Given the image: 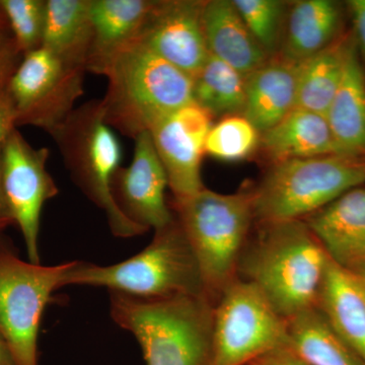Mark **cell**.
Segmentation results:
<instances>
[{
	"label": "cell",
	"instance_id": "obj_5",
	"mask_svg": "<svg viewBox=\"0 0 365 365\" xmlns=\"http://www.w3.org/2000/svg\"><path fill=\"white\" fill-rule=\"evenodd\" d=\"M177 220L200 268L213 302L237 277V266L255 220L252 191L220 194L204 188L175 200Z\"/></svg>",
	"mask_w": 365,
	"mask_h": 365
},
{
	"label": "cell",
	"instance_id": "obj_27",
	"mask_svg": "<svg viewBox=\"0 0 365 365\" xmlns=\"http://www.w3.org/2000/svg\"><path fill=\"white\" fill-rule=\"evenodd\" d=\"M250 32L269 56L279 51L290 4L280 0H232Z\"/></svg>",
	"mask_w": 365,
	"mask_h": 365
},
{
	"label": "cell",
	"instance_id": "obj_23",
	"mask_svg": "<svg viewBox=\"0 0 365 365\" xmlns=\"http://www.w3.org/2000/svg\"><path fill=\"white\" fill-rule=\"evenodd\" d=\"M91 0H47L42 47L85 69L93 42Z\"/></svg>",
	"mask_w": 365,
	"mask_h": 365
},
{
	"label": "cell",
	"instance_id": "obj_16",
	"mask_svg": "<svg viewBox=\"0 0 365 365\" xmlns=\"http://www.w3.org/2000/svg\"><path fill=\"white\" fill-rule=\"evenodd\" d=\"M157 1L91 0L93 42L86 71L104 74L110 61L143 35Z\"/></svg>",
	"mask_w": 365,
	"mask_h": 365
},
{
	"label": "cell",
	"instance_id": "obj_24",
	"mask_svg": "<svg viewBox=\"0 0 365 365\" xmlns=\"http://www.w3.org/2000/svg\"><path fill=\"white\" fill-rule=\"evenodd\" d=\"M351 33L299 63L295 108L326 116L344 73Z\"/></svg>",
	"mask_w": 365,
	"mask_h": 365
},
{
	"label": "cell",
	"instance_id": "obj_37",
	"mask_svg": "<svg viewBox=\"0 0 365 365\" xmlns=\"http://www.w3.org/2000/svg\"><path fill=\"white\" fill-rule=\"evenodd\" d=\"M357 279L359 281L360 287L362 288V292H364V294L365 297V277H357Z\"/></svg>",
	"mask_w": 365,
	"mask_h": 365
},
{
	"label": "cell",
	"instance_id": "obj_34",
	"mask_svg": "<svg viewBox=\"0 0 365 365\" xmlns=\"http://www.w3.org/2000/svg\"><path fill=\"white\" fill-rule=\"evenodd\" d=\"M11 223H14L13 217H11V212H9V207H7L4 191H2L1 163H0V232H1L4 227H9Z\"/></svg>",
	"mask_w": 365,
	"mask_h": 365
},
{
	"label": "cell",
	"instance_id": "obj_13",
	"mask_svg": "<svg viewBox=\"0 0 365 365\" xmlns=\"http://www.w3.org/2000/svg\"><path fill=\"white\" fill-rule=\"evenodd\" d=\"M167 174L153 145L150 131L135 137L130 165L117 170L113 195L124 215L138 227L158 230L175 220L165 200Z\"/></svg>",
	"mask_w": 365,
	"mask_h": 365
},
{
	"label": "cell",
	"instance_id": "obj_12",
	"mask_svg": "<svg viewBox=\"0 0 365 365\" xmlns=\"http://www.w3.org/2000/svg\"><path fill=\"white\" fill-rule=\"evenodd\" d=\"M212 126V117L192 103L163 118L150 129L175 200L188 198L204 189L201 163Z\"/></svg>",
	"mask_w": 365,
	"mask_h": 365
},
{
	"label": "cell",
	"instance_id": "obj_4",
	"mask_svg": "<svg viewBox=\"0 0 365 365\" xmlns=\"http://www.w3.org/2000/svg\"><path fill=\"white\" fill-rule=\"evenodd\" d=\"M67 285L105 287L144 299L208 297L198 262L176 216L168 227L155 230L146 248L127 260L109 266L74 261L64 281Z\"/></svg>",
	"mask_w": 365,
	"mask_h": 365
},
{
	"label": "cell",
	"instance_id": "obj_31",
	"mask_svg": "<svg viewBox=\"0 0 365 365\" xmlns=\"http://www.w3.org/2000/svg\"><path fill=\"white\" fill-rule=\"evenodd\" d=\"M346 6L351 16L353 39L360 57L365 59V0H350Z\"/></svg>",
	"mask_w": 365,
	"mask_h": 365
},
{
	"label": "cell",
	"instance_id": "obj_36",
	"mask_svg": "<svg viewBox=\"0 0 365 365\" xmlns=\"http://www.w3.org/2000/svg\"><path fill=\"white\" fill-rule=\"evenodd\" d=\"M0 365H16L6 343L0 338Z\"/></svg>",
	"mask_w": 365,
	"mask_h": 365
},
{
	"label": "cell",
	"instance_id": "obj_21",
	"mask_svg": "<svg viewBox=\"0 0 365 365\" xmlns=\"http://www.w3.org/2000/svg\"><path fill=\"white\" fill-rule=\"evenodd\" d=\"M317 307L365 364V297L356 276L329 259Z\"/></svg>",
	"mask_w": 365,
	"mask_h": 365
},
{
	"label": "cell",
	"instance_id": "obj_1",
	"mask_svg": "<svg viewBox=\"0 0 365 365\" xmlns=\"http://www.w3.org/2000/svg\"><path fill=\"white\" fill-rule=\"evenodd\" d=\"M328 262L304 220L264 222L245 247L237 277L253 283L289 321L318 306Z\"/></svg>",
	"mask_w": 365,
	"mask_h": 365
},
{
	"label": "cell",
	"instance_id": "obj_18",
	"mask_svg": "<svg viewBox=\"0 0 365 365\" xmlns=\"http://www.w3.org/2000/svg\"><path fill=\"white\" fill-rule=\"evenodd\" d=\"M326 119L337 155L365 160V71L352 33L342 81Z\"/></svg>",
	"mask_w": 365,
	"mask_h": 365
},
{
	"label": "cell",
	"instance_id": "obj_19",
	"mask_svg": "<svg viewBox=\"0 0 365 365\" xmlns=\"http://www.w3.org/2000/svg\"><path fill=\"white\" fill-rule=\"evenodd\" d=\"M344 6L334 0H299L290 4L279 55L299 63L343 35Z\"/></svg>",
	"mask_w": 365,
	"mask_h": 365
},
{
	"label": "cell",
	"instance_id": "obj_33",
	"mask_svg": "<svg viewBox=\"0 0 365 365\" xmlns=\"http://www.w3.org/2000/svg\"><path fill=\"white\" fill-rule=\"evenodd\" d=\"M16 128V115L7 91L0 97V150L9 132Z\"/></svg>",
	"mask_w": 365,
	"mask_h": 365
},
{
	"label": "cell",
	"instance_id": "obj_2",
	"mask_svg": "<svg viewBox=\"0 0 365 365\" xmlns=\"http://www.w3.org/2000/svg\"><path fill=\"white\" fill-rule=\"evenodd\" d=\"M109 292L112 319L135 337L146 365H212L215 302L208 297L144 299Z\"/></svg>",
	"mask_w": 365,
	"mask_h": 365
},
{
	"label": "cell",
	"instance_id": "obj_32",
	"mask_svg": "<svg viewBox=\"0 0 365 365\" xmlns=\"http://www.w3.org/2000/svg\"><path fill=\"white\" fill-rule=\"evenodd\" d=\"M250 365H311L289 347L283 346L263 355Z\"/></svg>",
	"mask_w": 365,
	"mask_h": 365
},
{
	"label": "cell",
	"instance_id": "obj_10",
	"mask_svg": "<svg viewBox=\"0 0 365 365\" xmlns=\"http://www.w3.org/2000/svg\"><path fill=\"white\" fill-rule=\"evenodd\" d=\"M85 72L62 61L45 47L24 55L7 86L16 127H39L52 136L83 95Z\"/></svg>",
	"mask_w": 365,
	"mask_h": 365
},
{
	"label": "cell",
	"instance_id": "obj_25",
	"mask_svg": "<svg viewBox=\"0 0 365 365\" xmlns=\"http://www.w3.org/2000/svg\"><path fill=\"white\" fill-rule=\"evenodd\" d=\"M289 346L311 365H365L335 333L318 307L288 321Z\"/></svg>",
	"mask_w": 365,
	"mask_h": 365
},
{
	"label": "cell",
	"instance_id": "obj_35",
	"mask_svg": "<svg viewBox=\"0 0 365 365\" xmlns=\"http://www.w3.org/2000/svg\"><path fill=\"white\" fill-rule=\"evenodd\" d=\"M11 36H13V34H11V28H9V21H7L6 14L0 6V43L9 39Z\"/></svg>",
	"mask_w": 365,
	"mask_h": 365
},
{
	"label": "cell",
	"instance_id": "obj_20",
	"mask_svg": "<svg viewBox=\"0 0 365 365\" xmlns=\"http://www.w3.org/2000/svg\"><path fill=\"white\" fill-rule=\"evenodd\" d=\"M202 21L210 55L245 76L271 58L250 32L232 0L205 1Z\"/></svg>",
	"mask_w": 365,
	"mask_h": 365
},
{
	"label": "cell",
	"instance_id": "obj_14",
	"mask_svg": "<svg viewBox=\"0 0 365 365\" xmlns=\"http://www.w3.org/2000/svg\"><path fill=\"white\" fill-rule=\"evenodd\" d=\"M201 0L157 1L139 38L165 61L192 78L210 56Z\"/></svg>",
	"mask_w": 365,
	"mask_h": 365
},
{
	"label": "cell",
	"instance_id": "obj_22",
	"mask_svg": "<svg viewBox=\"0 0 365 365\" xmlns=\"http://www.w3.org/2000/svg\"><path fill=\"white\" fill-rule=\"evenodd\" d=\"M260 143L273 163L338 155L326 116L299 108L261 134Z\"/></svg>",
	"mask_w": 365,
	"mask_h": 365
},
{
	"label": "cell",
	"instance_id": "obj_17",
	"mask_svg": "<svg viewBox=\"0 0 365 365\" xmlns=\"http://www.w3.org/2000/svg\"><path fill=\"white\" fill-rule=\"evenodd\" d=\"M299 63L273 56L246 76L242 116L263 134L279 123L297 106Z\"/></svg>",
	"mask_w": 365,
	"mask_h": 365
},
{
	"label": "cell",
	"instance_id": "obj_26",
	"mask_svg": "<svg viewBox=\"0 0 365 365\" xmlns=\"http://www.w3.org/2000/svg\"><path fill=\"white\" fill-rule=\"evenodd\" d=\"M192 79L194 104L211 117L242 116L246 76L241 72L210 55Z\"/></svg>",
	"mask_w": 365,
	"mask_h": 365
},
{
	"label": "cell",
	"instance_id": "obj_29",
	"mask_svg": "<svg viewBox=\"0 0 365 365\" xmlns=\"http://www.w3.org/2000/svg\"><path fill=\"white\" fill-rule=\"evenodd\" d=\"M0 6L6 14L14 42L21 54L42 47L45 0H0Z\"/></svg>",
	"mask_w": 365,
	"mask_h": 365
},
{
	"label": "cell",
	"instance_id": "obj_6",
	"mask_svg": "<svg viewBox=\"0 0 365 365\" xmlns=\"http://www.w3.org/2000/svg\"><path fill=\"white\" fill-rule=\"evenodd\" d=\"M365 182V160L327 155L273 163L252 190L259 223L304 220Z\"/></svg>",
	"mask_w": 365,
	"mask_h": 365
},
{
	"label": "cell",
	"instance_id": "obj_7",
	"mask_svg": "<svg viewBox=\"0 0 365 365\" xmlns=\"http://www.w3.org/2000/svg\"><path fill=\"white\" fill-rule=\"evenodd\" d=\"M52 136L72 179L104 211L113 235L128 239L148 232L124 215L113 195V179L120 169L122 148L105 122L101 101H91L73 110Z\"/></svg>",
	"mask_w": 365,
	"mask_h": 365
},
{
	"label": "cell",
	"instance_id": "obj_3",
	"mask_svg": "<svg viewBox=\"0 0 365 365\" xmlns=\"http://www.w3.org/2000/svg\"><path fill=\"white\" fill-rule=\"evenodd\" d=\"M103 76L108 78L107 93L101 101L105 122L134 139L193 103L191 76L140 39L118 52Z\"/></svg>",
	"mask_w": 365,
	"mask_h": 365
},
{
	"label": "cell",
	"instance_id": "obj_8",
	"mask_svg": "<svg viewBox=\"0 0 365 365\" xmlns=\"http://www.w3.org/2000/svg\"><path fill=\"white\" fill-rule=\"evenodd\" d=\"M289 344L288 321L253 283L237 277L213 309L212 365H250Z\"/></svg>",
	"mask_w": 365,
	"mask_h": 365
},
{
	"label": "cell",
	"instance_id": "obj_28",
	"mask_svg": "<svg viewBox=\"0 0 365 365\" xmlns=\"http://www.w3.org/2000/svg\"><path fill=\"white\" fill-rule=\"evenodd\" d=\"M260 133L242 116L227 117L211 127L205 153L223 162L248 158L260 143Z\"/></svg>",
	"mask_w": 365,
	"mask_h": 365
},
{
	"label": "cell",
	"instance_id": "obj_15",
	"mask_svg": "<svg viewBox=\"0 0 365 365\" xmlns=\"http://www.w3.org/2000/svg\"><path fill=\"white\" fill-rule=\"evenodd\" d=\"M328 258L365 277V187H356L304 218Z\"/></svg>",
	"mask_w": 365,
	"mask_h": 365
},
{
	"label": "cell",
	"instance_id": "obj_11",
	"mask_svg": "<svg viewBox=\"0 0 365 365\" xmlns=\"http://www.w3.org/2000/svg\"><path fill=\"white\" fill-rule=\"evenodd\" d=\"M48 148H35L18 129L9 132L0 150L1 186L14 223L20 228L29 261L41 264L39 234L44 204L58 194L46 165Z\"/></svg>",
	"mask_w": 365,
	"mask_h": 365
},
{
	"label": "cell",
	"instance_id": "obj_9",
	"mask_svg": "<svg viewBox=\"0 0 365 365\" xmlns=\"http://www.w3.org/2000/svg\"><path fill=\"white\" fill-rule=\"evenodd\" d=\"M74 261L43 266L0 249V338L16 365L38 364V337L51 294L64 287Z\"/></svg>",
	"mask_w": 365,
	"mask_h": 365
},
{
	"label": "cell",
	"instance_id": "obj_30",
	"mask_svg": "<svg viewBox=\"0 0 365 365\" xmlns=\"http://www.w3.org/2000/svg\"><path fill=\"white\" fill-rule=\"evenodd\" d=\"M23 56L13 36L0 43V97L7 91L9 81L20 66Z\"/></svg>",
	"mask_w": 365,
	"mask_h": 365
}]
</instances>
